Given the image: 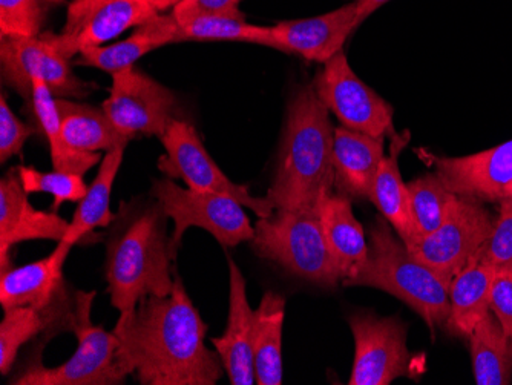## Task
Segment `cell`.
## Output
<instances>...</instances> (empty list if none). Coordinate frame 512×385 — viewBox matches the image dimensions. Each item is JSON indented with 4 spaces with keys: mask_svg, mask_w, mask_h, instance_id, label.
I'll return each mask as SVG.
<instances>
[{
    "mask_svg": "<svg viewBox=\"0 0 512 385\" xmlns=\"http://www.w3.org/2000/svg\"><path fill=\"white\" fill-rule=\"evenodd\" d=\"M114 333L140 384L215 385L226 372L217 350L204 343L207 326L178 274L169 295L120 313Z\"/></svg>",
    "mask_w": 512,
    "mask_h": 385,
    "instance_id": "6da1fadb",
    "label": "cell"
},
{
    "mask_svg": "<svg viewBox=\"0 0 512 385\" xmlns=\"http://www.w3.org/2000/svg\"><path fill=\"white\" fill-rule=\"evenodd\" d=\"M160 203H122L106 243V281L111 303L120 313L140 301L166 297L174 289L175 258Z\"/></svg>",
    "mask_w": 512,
    "mask_h": 385,
    "instance_id": "7a4b0ae2",
    "label": "cell"
},
{
    "mask_svg": "<svg viewBox=\"0 0 512 385\" xmlns=\"http://www.w3.org/2000/svg\"><path fill=\"white\" fill-rule=\"evenodd\" d=\"M330 111L315 86L296 89L287 109L278 166L266 197L276 209H315L335 191Z\"/></svg>",
    "mask_w": 512,
    "mask_h": 385,
    "instance_id": "3957f363",
    "label": "cell"
},
{
    "mask_svg": "<svg viewBox=\"0 0 512 385\" xmlns=\"http://www.w3.org/2000/svg\"><path fill=\"white\" fill-rule=\"evenodd\" d=\"M344 286L375 287L404 301L422 316L431 330L447 327L450 316L448 284L417 260L401 238L390 231L387 220L376 221L370 231L367 261Z\"/></svg>",
    "mask_w": 512,
    "mask_h": 385,
    "instance_id": "277c9868",
    "label": "cell"
},
{
    "mask_svg": "<svg viewBox=\"0 0 512 385\" xmlns=\"http://www.w3.org/2000/svg\"><path fill=\"white\" fill-rule=\"evenodd\" d=\"M250 247L256 257L278 264L301 280L324 287L342 283L315 209H276L270 217L258 218Z\"/></svg>",
    "mask_w": 512,
    "mask_h": 385,
    "instance_id": "5b68a950",
    "label": "cell"
},
{
    "mask_svg": "<svg viewBox=\"0 0 512 385\" xmlns=\"http://www.w3.org/2000/svg\"><path fill=\"white\" fill-rule=\"evenodd\" d=\"M96 292H76V306L69 330L77 338V349L59 367L43 366L40 359L31 362L25 372L11 381L16 385H120L132 375L120 352L114 330L108 332L91 321Z\"/></svg>",
    "mask_w": 512,
    "mask_h": 385,
    "instance_id": "8992f818",
    "label": "cell"
},
{
    "mask_svg": "<svg viewBox=\"0 0 512 385\" xmlns=\"http://www.w3.org/2000/svg\"><path fill=\"white\" fill-rule=\"evenodd\" d=\"M152 195L168 218L174 221L171 252L175 260L184 232L189 228L204 229L223 247L238 246L243 241L252 240L255 235L244 206L229 195L181 188L169 177L154 181Z\"/></svg>",
    "mask_w": 512,
    "mask_h": 385,
    "instance_id": "52a82bcc",
    "label": "cell"
},
{
    "mask_svg": "<svg viewBox=\"0 0 512 385\" xmlns=\"http://www.w3.org/2000/svg\"><path fill=\"white\" fill-rule=\"evenodd\" d=\"M355 338L350 385H388L398 378L417 379L422 361L407 347V326L398 318L356 313L348 321Z\"/></svg>",
    "mask_w": 512,
    "mask_h": 385,
    "instance_id": "ba28073f",
    "label": "cell"
},
{
    "mask_svg": "<svg viewBox=\"0 0 512 385\" xmlns=\"http://www.w3.org/2000/svg\"><path fill=\"white\" fill-rule=\"evenodd\" d=\"M166 155L158 160V169L169 178H181L188 188L200 192L229 195L244 208L255 212L258 218H267L275 212L269 198L253 197L246 186L237 185L218 168L214 158L204 148L191 123L175 119L161 137Z\"/></svg>",
    "mask_w": 512,
    "mask_h": 385,
    "instance_id": "9c48e42d",
    "label": "cell"
},
{
    "mask_svg": "<svg viewBox=\"0 0 512 385\" xmlns=\"http://www.w3.org/2000/svg\"><path fill=\"white\" fill-rule=\"evenodd\" d=\"M493 224V215L485 208V203L457 195L442 226L407 246L408 251L450 286L490 237Z\"/></svg>",
    "mask_w": 512,
    "mask_h": 385,
    "instance_id": "30bf717a",
    "label": "cell"
},
{
    "mask_svg": "<svg viewBox=\"0 0 512 385\" xmlns=\"http://www.w3.org/2000/svg\"><path fill=\"white\" fill-rule=\"evenodd\" d=\"M0 68L4 82L28 102L33 97L34 79H42L51 93L62 99H83L97 88L80 80L69 60L57 53L42 34L0 36Z\"/></svg>",
    "mask_w": 512,
    "mask_h": 385,
    "instance_id": "8fae6325",
    "label": "cell"
},
{
    "mask_svg": "<svg viewBox=\"0 0 512 385\" xmlns=\"http://www.w3.org/2000/svg\"><path fill=\"white\" fill-rule=\"evenodd\" d=\"M103 111L129 140L138 134L163 137L177 119V97L135 66L112 74V86Z\"/></svg>",
    "mask_w": 512,
    "mask_h": 385,
    "instance_id": "7c38bea8",
    "label": "cell"
},
{
    "mask_svg": "<svg viewBox=\"0 0 512 385\" xmlns=\"http://www.w3.org/2000/svg\"><path fill=\"white\" fill-rule=\"evenodd\" d=\"M313 86L341 126L371 137L396 134L393 106L356 76L342 51L324 63Z\"/></svg>",
    "mask_w": 512,
    "mask_h": 385,
    "instance_id": "4fadbf2b",
    "label": "cell"
},
{
    "mask_svg": "<svg viewBox=\"0 0 512 385\" xmlns=\"http://www.w3.org/2000/svg\"><path fill=\"white\" fill-rule=\"evenodd\" d=\"M157 11L135 0H100L83 8H68L62 33L42 34L51 47L71 60L88 48L102 47L123 31L146 24Z\"/></svg>",
    "mask_w": 512,
    "mask_h": 385,
    "instance_id": "5bb4252c",
    "label": "cell"
},
{
    "mask_svg": "<svg viewBox=\"0 0 512 385\" xmlns=\"http://www.w3.org/2000/svg\"><path fill=\"white\" fill-rule=\"evenodd\" d=\"M358 5L355 0L338 10L309 19L287 20L267 27L263 47L298 54L312 62H329L341 53L348 37L358 30Z\"/></svg>",
    "mask_w": 512,
    "mask_h": 385,
    "instance_id": "9a60e30c",
    "label": "cell"
},
{
    "mask_svg": "<svg viewBox=\"0 0 512 385\" xmlns=\"http://www.w3.org/2000/svg\"><path fill=\"white\" fill-rule=\"evenodd\" d=\"M434 168L459 197L500 203L512 186V140L467 157L434 158Z\"/></svg>",
    "mask_w": 512,
    "mask_h": 385,
    "instance_id": "2e32d148",
    "label": "cell"
},
{
    "mask_svg": "<svg viewBox=\"0 0 512 385\" xmlns=\"http://www.w3.org/2000/svg\"><path fill=\"white\" fill-rule=\"evenodd\" d=\"M16 168L0 181V272L13 269L11 247L23 241L65 238L69 223L57 212L37 211L28 201Z\"/></svg>",
    "mask_w": 512,
    "mask_h": 385,
    "instance_id": "e0dca14e",
    "label": "cell"
},
{
    "mask_svg": "<svg viewBox=\"0 0 512 385\" xmlns=\"http://www.w3.org/2000/svg\"><path fill=\"white\" fill-rule=\"evenodd\" d=\"M229 264V320L220 338H212L227 378L232 385L256 384L253 366V330L255 310L247 300L246 280L234 258L227 255Z\"/></svg>",
    "mask_w": 512,
    "mask_h": 385,
    "instance_id": "ac0fdd59",
    "label": "cell"
},
{
    "mask_svg": "<svg viewBox=\"0 0 512 385\" xmlns=\"http://www.w3.org/2000/svg\"><path fill=\"white\" fill-rule=\"evenodd\" d=\"M73 247V244L60 241L56 251L48 257L0 272L2 307H34L37 310H46L68 300L63 280V264Z\"/></svg>",
    "mask_w": 512,
    "mask_h": 385,
    "instance_id": "d6986e66",
    "label": "cell"
},
{
    "mask_svg": "<svg viewBox=\"0 0 512 385\" xmlns=\"http://www.w3.org/2000/svg\"><path fill=\"white\" fill-rule=\"evenodd\" d=\"M385 157V137H371L338 126L333 137L335 191L350 200H368Z\"/></svg>",
    "mask_w": 512,
    "mask_h": 385,
    "instance_id": "ffe728a7",
    "label": "cell"
},
{
    "mask_svg": "<svg viewBox=\"0 0 512 385\" xmlns=\"http://www.w3.org/2000/svg\"><path fill=\"white\" fill-rule=\"evenodd\" d=\"M318 214L325 241L341 270L342 284L347 283L359 274L367 261L364 228L353 214L352 200L336 191L319 201Z\"/></svg>",
    "mask_w": 512,
    "mask_h": 385,
    "instance_id": "44dd1931",
    "label": "cell"
},
{
    "mask_svg": "<svg viewBox=\"0 0 512 385\" xmlns=\"http://www.w3.org/2000/svg\"><path fill=\"white\" fill-rule=\"evenodd\" d=\"M408 140H410L408 132L393 135L390 154L385 155L382 160L375 183L371 188L370 198H368L381 211L385 220L393 226L394 231L398 232L405 246H411L419 240L413 215H411L408 185H405L402 180L401 169H399V155L404 151Z\"/></svg>",
    "mask_w": 512,
    "mask_h": 385,
    "instance_id": "7402d4cb",
    "label": "cell"
},
{
    "mask_svg": "<svg viewBox=\"0 0 512 385\" xmlns=\"http://www.w3.org/2000/svg\"><path fill=\"white\" fill-rule=\"evenodd\" d=\"M496 272L477 255L460 270L448 286L451 335L470 338L474 327L491 310V290Z\"/></svg>",
    "mask_w": 512,
    "mask_h": 385,
    "instance_id": "603a6c76",
    "label": "cell"
},
{
    "mask_svg": "<svg viewBox=\"0 0 512 385\" xmlns=\"http://www.w3.org/2000/svg\"><path fill=\"white\" fill-rule=\"evenodd\" d=\"M175 28L177 22L172 14H157L146 24L137 27L134 34L122 42L109 47H94L82 51L77 59V65L92 66L111 74L128 70L151 51L175 43Z\"/></svg>",
    "mask_w": 512,
    "mask_h": 385,
    "instance_id": "cb8c5ba5",
    "label": "cell"
},
{
    "mask_svg": "<svg viewBox=\"0 0 512 385\" xmlns=\"http://www.w3.org/2000/svg\"><path fill=\"white\" fill-rule=\"evenodd\" d=\"M286 298L275 292L264 293L255 310L253 366L258 385L283 384V326Z\"/></svg>",
    "mask_w": 512,
    "mask_h": 385,
    "instance_id": "d4e9b609",
    "label": "cell"
},
{
    "mask_svg": "<svg viewBox=\"0 0 512 385\" xmlns=\"http://www.w3.org/2000/svg\"><path fill=\"white\" fill-rule=\"evenodd\" d=\"M76 306L74 301H62L51 309L37 310L34 307H10L4 309V320L0 323V373L8 375L13 370L20 347L30 343L34 336L45 332L51 326L62 324L69 330Z\"/></svg>",
    "mask_w": 512,
    "mask_h": 385,
    "instance_id": "484cf974",
    "label": "cell"
},
{
    "mask_svg": "<svg viewBox=\"0 0 512 385\" xmlns=\"http://www.w3.org/2000/svg\"><path fill=\"white\" fill-rule=\"evenodd\" d=\"M60 126L66 142L83 152H111L126 148L131 140L106 116L103 108L56 97Z\"/></svg>",
    "mask_w": 512,
    "mask_h": 385,
    "instance_id": "4316f807",
    "label": "cell"
},
{
    "mask_svg": "<svg viewBox=\"0 0 512 385\" xmlns=\"http://www.w3.org/2000/svg\"><path fill=\"white\" fill-rule=\"evenodd\" d=\"M468 339L476 384H511L512 338L493 310L483 316Z\"/></svg>",
    "mask_w": 512,
    "mask_h": 385,
    "instance_id": "83f0119b",
    "label": "cell"
},
{
    "mask_svg": "<svg viewBox=\"0 0 512 385\" xmlns=\"http://www.w3.org/2000/svg\"><path fill=\"white\" fill-rule=\"evenodd\" d=\"M123 154L125 148L106 152L100 162L99 172L92 180L91 186H88L85 197L79 201L76 214L69 223L68 232L62 241L74 246L97 228H108L114 223L115 215L111 212L112 186L122 166Z\"/></svg>",
    "mask_w": 512,
    "mask_h": 385,
    "instance_id": "f1b7e54d",
    "label": "cell"
},
{
    "mask_svg": "<svg viewBox=\"0 0 512 385\" xmlns=\"http://www.w3.org/2000/svg\"><path fill=\"white\" fill-rule=\"evenodd\" d=\"M37 125L50 143L51 160L56 171L71 174H86L102 160L100 152H83L66 142L60 126L57 99L42 79L33 80V97H31Z\"/></svg>",
    "mask_w": 512,
    "mask_h": 385,
    "instance_id": "f546056e",
    "label": "cell"
},
{
    "mask_svg": "<svg viewBox=\"0 0 512 385\" xmlns=\"http://www.w3.org/2000/svg\"><path fill=\"white\" fill-rule=\"evenodd\" d=\"M408 194L419 238L433 234L442 226L457 198L436 172L422 175L408 183Z\"/></svg>",
    "mask_w": 512,
    "mask_h": 385,
    "instance_id": "4dcf8cb0",
    "label": "cell"
},
{
    "mask_svg": "<svg viewBox=\"0 0 512 385\" xmlns=\"http://www.w3.org/2000/svg\"><path fill=\"white\" fill-rule=\"evenodd\" d=\"M267 27L247 24L240 17H197L175 28V42L186 40H226L263 45Z\"/></svg>",
    "mask_w": 512,
    "mask_h": 385,
    "instance_id": "1f68e13d",
    "label": "cell"
},
{
    "mask_svg": "<svg viewBox=\"0 0 512 385\" xmlns=\"http://www.w3.org/2000/svg\"><path fill=\"white\" fill-rule=\"evenodd\" d=\"M17 174L22 181L23 189L28 194L34 192H46L53 195V212L59 211L65 201L79 203L85 197L88 186H86L83 175L71 174V172L56 171L43 172L30 166H17Z\"/></svg>",
    "mask_w": 512,
    "mask_h": 385,
    "instance_id": "d6a6232c",
    "label": "cell"
},
{
    "mask_svg": "<svg viewBox=\"0 0 512 385\" xmlns=\"http://www.w3.org/2000/svg\"><path fill=\"white\" fill-rule=\"evenodd\" d=\"M477 257L496 274L512 275V198L500 201V214L494 220L490 237L477 251Z\"/></svg>",
    "mask_w": 512,
    "mask_h": 385,
    "instance_id": "836d02e7",
    "label": "cell"
},
{
    "mask_svg": "<svg viewBox=\"0 0 512 385\" xmlns=\"http://www.w3.org/2000/svg\"><path fill=\"white\" fill-rule=\"evenodd\" d=\"M43 20L42 0H0V36H40Z\"/></svg>",
    "mask_w": 512,
    "mask_h": 385,
    "instance_id": "e575fe53",
    "label": "cell"
},
{
    "mask_svg": "<svg viewBox=\"0 0 512 385\" xmlns=\"http://www.w3.org/2000/svg\"><path fill=\"white\" fill-rule=\"evenodd\" d=\"M33 132H36L33 126L23 123L14 116L5 99V94H2L0 97V163L4 165L14 155L20 154Z\"/></svg>",
    "mask_w": 512,
    "mask_h": 385,
    "instance_id": "d590c367",
    "label": "cell"
},
{
    "mask_svg": "<svg viewBox=\"0 0 512 385\" xmlns=\"http://www.w3.org/2000/svg\"><path fill=\"white\" fill-rule=\"evenodd\" d=\"M240 2L243 0H181L180 4L172 10L177 24H183L188 20L197 19V17H240L244 19L241 13Z\"/></svg>",
    "mask_w": 512,
    "mask_h": 385,
    "instance_id": "8d00e7d4",
    "label": "cell"
},
{
    "mask_svg": "<svg viewBox=\"0 0 512 385\" xmlns=\"http://www.w3.org/2000/svg\"><path fill=\"white\" fill-rule=\"evenodd\" d=\"M491 310L496 313L506 335L512 338V275L496 274L494 277Z\"/></svg>",
    "mask_w": 512,
    "mask_h": 385,
    "instance_id": "74e56055",
    "label": "cell"
},
{
    "mask_svg": "<svg viewBox=\"0 0 512 385\" xmlns=\"http://www.w3.org/2000/svg\"><path fill=\"white\" fill-rule=\"evenodd\" d=\"M97 2H100V0H73L69 8L88 7V5L97 4ZM135 2L148 5V7L154 8L157 13H161V11L174 10L181 0H135Z\"/></svg>",
    "mask_w": 512,
    "mask_h": 385,
    "instance_id": "f35d334b",
    "label": "cell"
},
{
    "mask_svg": "<svg viewBox=\"0 0 512 385\" xmlns=\"http://www.w3.org/2000/svg\"><path fill=\"white\" fill-rule=\"evenodd\" d=\"M355 2L356 5H358L359 25H362L371 14L378 11L379 8L384 7V5L391 2V0H355Z\"/></svg>",
    "mask_w": 512,
    "mask_h": 385,
    "instance_id": "ab89813d",
    "label": "cell"
},
{
    "mask_svg": "<svg viewBox=\"0 0 512 385\" xmlns=\"http://www.w3.org/2000/svg\"><path fill=\"white\" fill-rule=\"evenodd\" d=\"M42 2H46V4H62L66 0H42Z\"/></svg>",
    "mask_w": 512,
    "mask_h": 385,
    "instance_id": "60d3db41",
    "label": "cell"
},
{
    "mask_svg": "<svg viewBox=\"0 0 512 385\" xmlns=\"http://www.w3.org/2000/svg\"><path fill=\"white\" fill-rule=\"evenodd\" d=\"M508 197H511V198H512V186H511V188H509V191H508Z\"/></svg>",
    "mask_w": 512,
    "mask_h": 385,
    "instance_id": "b9f144b4",
    "label": "cell"
}]
</instances>
